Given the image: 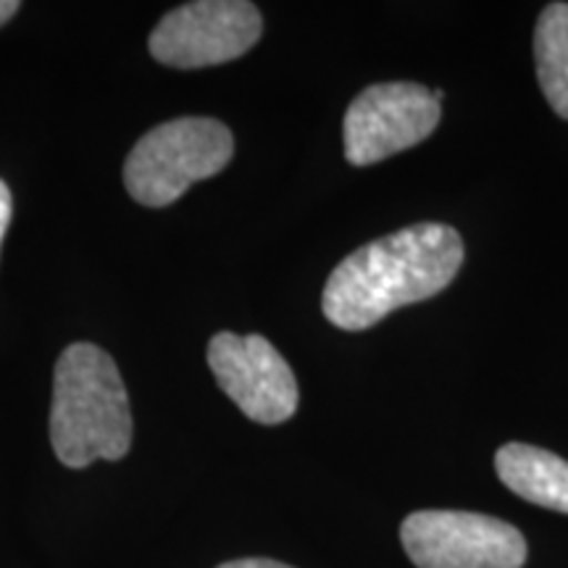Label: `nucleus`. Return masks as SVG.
<instances>
[{
  "mask_svg": "<svg viewBox=\"0 0 568 568\" xmlns=\"http://www.w3.org/2000/svg\"><path fill=\"white\" fill-rule=\"evenodd\" d=\"M464 240L447 224L422 222L374 240L347 255L326 280L322 311L337 329L361 332L426 301L456 280Z\"/></svg>",
  "mask_w": 568,
  "mask_h": 568,
  "instance_id": "nucleus-1",
  "label": "nucleus"
},
{
  "mask_svg": "<svg viewBox=\"0 0 568 568\" xmlns=\"http://www.w3.org/2000/svg\"><path fill=\"white\" fill-rule=\"evenodd\" d=\"M51 443L69 468L122 460L130 453L132 414L122 374L98 345H69L55 364Z\"/></svg>",
  "mask_w": 568,
  "mask_h": 568,
  "instance_id": "nucleus-2",
  "label": "nucleus"
},
{
  "mask_svg": "<svg viewBox=\"0 0 568 568\" xmlns=\"http://www.w3.org/2000/svg\"><path fill=\"white\" fill-rule=\"evenodd\" d=\"M230 126L209 116H184L142 134L124 163L130 195L148 209H163L195 182L224 172L232 161Z\"/></svg>",
  "mask_w": 568,
  "mask_h": 568,
  "instance_id": "nucleus-3",
  "label": "nucleus"
},
{
  "mask_svg": "<svg viewBox=\"0 0 568 568\" xmlns=\"http://www.w3.org/2000/svg\"><path fill=\"white\" fill-rule=\"evenodd\" d=\"M418 568H521L527 539L503 518L468 510H416L400 527Z\"/></svg>",
  "mask_w": 568,
  "mask_h": 568,
  "instance_id": "nucleus-4",
  "label": "nucleus"
},
{
  "mask_svg": "<svg viewBox=\"0 0 568 568\" xmlns=\"http://www.w3.org/2000/svg\"><path fill=\"white\" fill-rule=\"evenodd\" d=\"M264 19L245 0H197L169 11L151 32L148 48L163 67L203 69L234 61L251 51Z\"/></svg>",
  "mask_w": 568,
  "mask_h": 568,
  "instance_id": "nucleus-5",
  "label": "nucleus"
},
{
  "mask_svg": "<svg viewBox=\"0 0 568 568\" xmlns=\"http://www.w3.org/2000/svg\"><path fill=\"white\" fill-rule=\"evenodd\" d=\"M439 101L443 90L416 82L366 88L345 113V159L353 166H372L424 142L439 124Z\"/></svg>",
  "mask_w": 568,
  "mask_h": 568,
  "instance_id": "nucleus-6",
  "label": "nucleus"
},
{
  "mask_svg": "<svg viewBox=\"0 0 568 568\" xmlns=\"http://www.w3.org/2000/svg\"><path fill=\"white\" fill-rule=\"evenodd\" d=\"M209 366L224 395L251 422L274 426L295 416V374L266 337L219 332L209 343Z\"/></svg>",
  "mask_w": 568,
  "mask_h": 568,
  "instance_id": "nucleus-7",
  "label": "nucleus"
},
{
  "mask_svg": "<svg viewBox=\"0 0 568 568\" xmlns=\"http://www.w3.org/2000/svg\"><path fill=\"white\" fill-rule=\"evenodd\" d=\"M495 471L510 493L558 514H568V460L527 443L497 450Z\"/></svg>",
  "mask_w": 568,
  "mask_h": 568,
  "instance_id": "nucleus-8",
  "label": "nucleus"
},
{
  "mask_svg": "<svg viewBox=\"0 0 568 568\" xmlns=\"http://www.w3.org/2000/svg\"><path fill=\"white\" fill-rule=\"evenodd\" d=\"M537 80L552 111L568 119V3H550L535 27Z\"/></svg>",
  "mask_w": 568,
  "mask_h": 568,
  "instance_id": "nucleus-9",
  "label": "nucleus"
},
{
  "mask_svg": "<svg viewBox=\"0 0 568 568\" xmlns=\"http://www.w3.org/2000/svg\"><path fill=\"white\" fill-rule=\"evenodd\" d=\"M11 213H13L11 190L6 187V182H3V180H0V243H3V234H6V230H9Z\"/></svg>",
  "mask_w": 568,
  "mask_h": 568,
  "instance_id": "nucleus-10",
  "label": "nucleus"
},
{
  "mask_svg": "<svg viewBox=\"0 0 568 568\" xmlns=\"http://www.w3.org/2000/svg\"><path fill=\"white\" fill-rule=\"evenodd\" d=\"M219 568H293V566L280 564V560H272V558H240V560H230V564H222Z\"/></svg>",
  "mask_w": 568,
  "mask_h": 568,
  "instance_id": "nucleus-11",
  "label": "nucleus"
},
{
  "mask_svg": "<svg viewBox=\"0 0 568 568\" xmlns=\"http://www.w3.org/2000/svg\"><path fill=\"white\" fill-rule=\"evenodd\" d=\"M19 9H21V6L17 3V0H0V27H3L6 21H11L13 17H17Z\"/></svg>",
  "mask_w": 568,
  "mask_h": 568,
  "instance_id": "nucleus-12",
  "label": "nucleus"
}]
</instances>
